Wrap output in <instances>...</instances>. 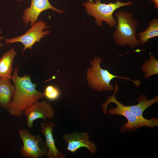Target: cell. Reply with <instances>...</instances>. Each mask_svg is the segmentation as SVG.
<instances>
[{"label":"cell","instance_id":"cell-1","mask_svg":"<svg viewBox=\"0 0 158 158\" xmlns=\"http://www.w3.org/2000/svg\"><path fill=\"white\" fill-rule=\"evenodd\" d=\"M18 68H15L12 75L15 91L6 109L11 115L16 117L23 116L27 108L44 97L43 93L36 89L37 84L32 82L30 76L18 75Z\"/></svg>","mask_w":158,"mask_h":158},{"label":"cell","instance_id":"cell-2","mask_svg":"<svg viewBox=\"0 0 158 158\" xmlns=\"http://www.w3.org/2000/svg\"><path fill=\"white\" fill-rule=\"evenodd\" d=\"M114 90L113 94L108 97L107 101L102 104V107L103 113L106 114L107 107L109 103H114L116 104V107L110 109L108 111V113L111 115H122L127 120V122L121 125V133L135 131L137 129L143 126L153 128L158 126L157 117H153L149 119L139 118L127 109L126 106L116 99L115 94L118 90V86L116 82L115 83Z\"/></svg>","mask_w":158,"mask_h":158},{"label":"cell","instance_id":"cell-3","mask_svg":"<svg viewBox=\"0 0 158 158\" xmlns=\"http://www.w3.org/2000/svg\"><path fill=\"white\" fill-rule=\"evenodd\" d=\"M115 15L117 20L113 37L116 43L122 47L127 45L132 48L140 44L136 36L138 23L132 14L121 11L116 12Z\"/></svg>","mask_w":158,"mask_h":158},{"label":"cell","instance_id":"cell-4","mask_svg":"<svg viewBox=\"0 0 158 158\" xmlns=\"http://www.w3.org/2000/svg\"><path fill=\"white\" fill-rule=\"evenodd\" d=\"M102 59L100 57L94 58L90 62L91 66L88 68L87 76L88 84L93 89L98 92L109 91L114 90L113 85L110 83L111 80L115 78H121L130 81L136 86L140 87L141 83L139 80H134L128 77H124L114 75L107 70L102 68L100 63Z\"/></svg>","mask_w":158,"mask_h":158},{"label":"cell","instance_id":"cell-5","mask_svg":"<svg viewBox=\"0 0 158 158\" xmlns=\"http://www.w3.org/2000/svg\"><path fill=\"white\" fill-rule=\"evenodd\" d=\"M130 0L126 2L117 0L115 2H109L106 4L101 2L100 0H89L83 4L87 13L93 16L95 19L97 25L102 26V22H106L110 27L116 25L117 20L113 17V13L116 9L133 4Z\"/></svg>","mask_w":158,"mask_h":158},{"label":"cell","instance_id":"cell-6","mask_svg":"<svg viewBox=\"0 0 158 158\" xmlns=\"http://www.w3.org/2000/svg\"><path fill=\"white\" fill-rule=\"evenodd\" d=\"M18 133L23 143L20 149L23 157L42 158L46 157L47 149L40 135H33L26 128L19 129Z\"/></svg>","mask_w":158,"mask_h":158},{"label":"cell","instance_id":"cell-7","mask_svg":"<svg viewBox=\"0 0 158 158\" xmlns=\"http://www.w3.org/2000/svg\"><path fill=\"white\" fill-rule=\"evenodd\" d=\"M48 28L46 23L43 20L36 21L31 26L30 28L25 33L16 37L5 39V42L6 44L21 42L24 46L22 50L23 53L28 48L31 50L32 46L36 42H39L42 38L50 33V31L49 30H44Z\"/></svg>","mask_w":158,"mask_h":158},{"label":"cell","instance_id":"cell-8","mask_svg":"<svg viewBox=\"0 0 158 158\" xmlns=\"http://www.w3.org/2000/svg\"><path fill=\"white\" fill-rule=\"evenodd\" d=\"M24 114L29 128L33 126L35 120L41 118L45 122L47 119L53 118L54 115L52 106L45 101H38L33 104L25 110Z\"/></svg>","mask_w":158,"mask_h":158},{"label":"cell","instance_id":"cell-9","mask_svg":"<svg viewBox=\"0 0 158 158\" xmlns=\"http://www.w3.org/2000/svg\"><path fill=\"white\" fill-rule=\"evenodd\" d=\"M88 133L86 132H74L64 134L62 138L67 143V150L72 153L75 152L81 147L88 149L90 153L95 154L97 150L96 144L90 141Z\"/></svg>","mask_w":158,"mask_h":158},{"label":"cell","instance_id":"cell-10","mask_svg":"<svg viewBox=\"0 0 158 158\" xmlns=\"http://www.w3.org/2000/svg\"><path fill=\"white\" fill-rule=\"evenodd\" d=\"M48 9L54 10L58 13H63V10L57 9L50 3L49 0H31V5L27 8L23 12L22 19L26 27L30 22L31 26L36 22L40 13L43 11Z\"/></svg>","mask_w":158,"mask_h":158},{"label":"cell","instance_id":"cell-11","mask_svg":"<svg viewBox=\"0 0 158 158\" xmlns=\"http://www.w3.org/2000/svg\"><path fill=\"white\" fill-rule=\"evenodd\" d=\"M55 124L52 122H43L40 124V132L44 135L47 149V158H66V155L57 149L53 138V130Z\"/></svg>","mask_w":158,"mask_h":158},{"label":"cell","instance_id":"cell-12","mask_svg":"<svg viewBox=\"0 0 158 158\" xmlns=\"http://www.w3.org/2000/svg\"><path fill=\"white\" fill-rule=\"evenodd\" d=\"M15 91L10 79L0 77V106L7 109Z\"/></svg>","mask_w":158,"mask_h":158},{"label":"cell","instance_id":"cell-13","mask_svg":"<svg viewBox=\"0 0 158 158\" xmlns=\"http://www.w3.org/2000/svg\"><path fill=\"white\" fill-rule=\"evenodd\" d=\"M16 54L14 49L12 48L3 54L0 59V77L11 78L12 63Z\"/></svg>","mask_w":158,"mask_h":158},{"label":"cell","instance_id":"cell-14","mask_svg":"<svg viewBox=\"0 0 158 158\" xmlns=\"http://www.w3.org/2000/svg\"><path fill=\"white\" fill-rule=\"evenodd\" d=\"M137 100L138 102L137 104L126 107L138 117L143 118L144 111L146 109L158 102V96H157L151 99H147L146 96L143 94L141 95Z\"/></svg>","mask_w":158,"mask_h":158},{"label":"cell","instance_id":"cell-15","mask_svg":"<svg viewBox=\"0 0 158 158\" xmlns=\"http://www.w3.org/2000/svg\"><path fill=\"white\" fill-rule=\"evenodd\" d=\"M158 36V19L154 18L150 22L145 30L139 33L137 36L140 44L143 45L149 39Z\"/></svg>","mask_w":158,"mask_h":158},{"label":"cell","instance_id":"cell-16","mask_svg":"<svg viewBox=\"0 0 158 158\" xmlns=\"http://www.w3.org/2000/svg\"><path fill=\"white\" fill-rule=\"evenodd\" d=\"M150 54L149 60L145 61L141 67V71L145 73L144 77L145 79L158 73V61L155 56Z\"/></svg>","mask_w":158,"mask_h":158},{"label":"cell","instance_id":"cell-17","mask_svg":"<svg viewBox=\"0 0 158 158\" xmlns=\"http://www.w3.org/2000/svg\"><path fill=\"white\" fill-rule=\"evenodd\" d=\"M43 93L44 97L50 101L57 100L61 95L59 89L56 87L51 85L46 87Z\"/></svg>","mask_w":158,"mask_h":158},{"label":"cell","instance_id":"cell-18","mask_svg":"<svg viewBox=\"0 0 158 158\" xmlns=\"http://www.w3.org/2000/svg\"><path fill=\"white\" fill-rule=\"evenodd\" d=\"M150 1L154 3V8L156 9L158 8V0H149Z\"/></svg>","mask_w":158,"mask_h":158},{"label":"cell","instance_id":"cell-19","mask_svg":"<svg viewBox=\"0 0 158 158\" xmlns=\"http://www.w3.org/2000/svg\"><path fill=\"white\" fill-rule=\"evenodd\" d=\"M2 32V31L0 29V41L3 40L4 38V37L0 35L1 34ZM4 46L3 44L2 43H0V47H2Z\"/></svg>","mask_w":158,"mask_h":158},{"label":"cell","instance_id":"cell-20","mask_svg":"<svg viewBox=\"0 0 158 158\" xmlns=\"http://www.w3.org/2000/svg\"><path fill=\"white\" fill-rule=\"evenodd\" d=\"M19 0V1H21L22 0Z\"/></svg>","mask_w":158,"mask_h":158}]
</instances>
